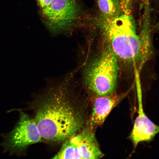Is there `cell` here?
Returning a JSON list of instances; mask_svg holds the SVG:
<instances>
[{"label": "cell", "mask_w": 159, "mask_h": 159, "mask_svg": "<svg viewBox=\"0 0 159 159\" xmlns=\"http://www.w3.org/2000/svg\"><path fill=\"white\" fill-rule=\"evenodd\" d=\"M118 57L108 45L101 53L86 66L83 79L85 88L95 95L112 93L119 70Z\"/></svg>", "instance_id": "cell-3"}, {"label": "cell", "mask_w": 159, "mask_h": 159, "mask_svg": "<svg viewBox=\"0 0 159 159\" xmlns=\"http://www.w3.org/2000/svg\"><path fill=\"white\" fill-rule=\"evenodd\" d=\"M45 22L55 32L64 31L79 20L80 10L76 0H53L42 9Z\"/></svg>", "instance_id": "cell-6"}, {"label": "cell", "mask_w": 159, "mask_h": 159, "mask_svg": "<svg viewBox=\"0 0 159 159\" xmlns=\"http://www.w3.org/2000/svg\"><path fill=\"white\" fill-rule=\"evenodd\" d=\"M85 126L65 141L52 158L94 159L104 156L95 137V129L88 122Z\"/></svg>", "instance_id": "cell-5"}, {"label": "cell", "mask_w": 159, "mask_h": 159, "mask_svg": "<svg viewBox=\"0 0 159 159\" xmlns=\"http://www.w3.org/2000/svg\"><path fill=\"white\" fill-rule=\"evenodd\" d=\"M97 22L104 39L118 57L128 61L138 58L144 51L132 16L121 13L112 18L101 14Z\"/></svg>", "instance_id": "cell-2"}, {"label": "cell", "mask_w": 159, "mask_h": 159, "mask_svg": "<svg viewBox=\"0 0 159 159\" xmlns=\"http://www.w3.org/2000/svg\"><path fill=\"white\" fill-rule=\"evenodd\" d=\"M17 110L19 119L11 131L2 135L3 140L1 145L4 152L20 156L25 154L29 145L42 140L33 117L21 110Z\"/></svg>", "instance_id": "cell-4"}, {"label": "cell", "mask_w": 159, "mask_h": 159, "mask_svg": "<svg viewBox=\"0 0 159 159\" xmlns=\"http://www.w3.org/2000/svg\"><path fill=\"white\" fill-rule=\"evenodd\" d=\"M101 14L109 18L116 17L122 13L119 0H98Z\"/></svg>", "instance_id": "cell-9"}, {"label": "cell", "mask_w": 159, "mask_h": 159, "mask_svg": "<svg viewBox=\"0 0 159 159\" xmlns=\"http://www.w3.org/2000/svg\"><path fill=\"white\" fill-rule=\"evenodd\" d=\"M68 78L28 103L42 141L64 142L86 124L87 101L71 88Z\"/></svg>", "instance_id": "cell-1"}, {"label": "cell", "mask_w": 159, "mask_h": 159, "mask_svg": "<svg viewBox=\"0 0 159 159\" xmlns=\"http://www.w3.org/2000/svg\"><path fill=\"white\" fill-rule=\"evenodd\" d=\"M122 13L130 15L132 9V0H119Z\"/></svg>", "instance_id": "cell-10"}, {"label": "cell", "mask_w": 159, "mask_h": 159, "mask_svg": "<svg viewBox=\"0 0 159 159\" xmlns=\"http://www.w3.org/2000/svg\"><path fill=\"white\" fill-rule=\"evenodd\" d=\"M138 115L130 138L136 147L140 142L151 140L159 132V127L145 115L143 109L141 92L138 88Z\"/></svg>", "instance_id": "cell-7"}, {"label": "cell", "mask_w": 159, "mask_h": 159, "mask_svg": "<svg viewBox=\"0 0 159 159\" xmlns=\"http://www.w3.org/2000/svg\"><path fill=\"white\" fill-rule=\"evenodd\" d=\"M53 0H38L39 5L42 9L49 6Z\"/></svg>", "instance_id": "cell-11"}, {"label": "cell", "mask_w": 159, "mask_h": 159, "mask_svg": "<svg viewBox=\"0 0 159 159\" xmlns=\"http://www.w3.org/2000/svg\"><path fill=\"white\" fill-rule=\"evenodd\" d=\"M126 95L114 94L95 95L92 100V109L88 123L95 129L101 125L112 109Z\"/></svg>", "instance_id": "cell-8"}]
</instances>
